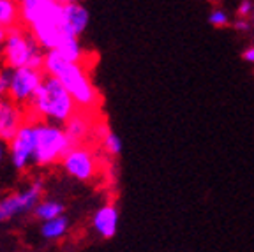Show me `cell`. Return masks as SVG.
<instances>
[{
  "mask_svg": "<svg viewBox=\"0 0 254 252\" xmlns=\"http://www.w3.org/2000/svg\"><path fill=\"white\" fill-rule=\"evenodd\" d=\"M20 23L34 34L41 46L50 52L57 50L64 39V5L55 0H18Z\"/></svg>",
  "mask_w": 254,
  "mask_h": 252,
  "instance_id": "cell-1",
  "label": "cell"
},
{
  "mask_svg": "<svg viewBox=\"0 0 254 252\" xmlns=\"http://www.w3.org/2000/svg\"><path fill=\"white\" fill-rule=\"evenodd\" d=\"M43 71L48 76H55L69 90L79 110L94 111L99 104V92L92 83L88 69L83 62H69L57 50H50L44 57Z\"/></svg>",
  "mask_w": 254,
  "mask_h": 252,
  "instance_id": "cell-2",
  "label": "cell"
},
{
  "mask_svg": "<svg viewBox=\"0 0 254 252\" xmlns=\"http://www.w3.org/2000/svg\"><path fill=\"white\" fill-rule=\"evenodd\" d=\"M78 104L59 78L48 76L27 106L28 119L65 124L78 111Z\"/></svg>",
  "mask_w": 254,
  "mask_h": 252,
  "instance_id": "cell-3",
  "label": "cell"
},
{
  "mask_svg": "<svg viewBox=\"0 0 254 252\" xmlns=\"http://www.w3.org/2000/svg\"><path fill=\"white\" fill-rule=\"evenodd\" d=\"M46 50L39 44L30 30L25 25L18 23L7 28L4 44L0 48V62L7 69H21L34 67L43 69Z\"/></svg>",
  "mask_w": 254,
  "mask_h": 252,
  "instance_id": "cell-4",
  "label": "cell"
},
{
  "mask_svg": "<svg viewBox=\"0 0 254 252\" xmlns=\"http://www.w3.org/2000/svg\"><path fill=\"white\" fill-rule=\"evenodd\" d=\"M37 126V143L34 166L36 168H50L62 161L69 148L72 146L71 138L67 136L62 124L36 120Z\"/></svg>",
  "mask_w": 254,
  "mask_h": 252,
  "instance_id": "cell-5",
  "label": "cell"
},
{
  "mask_svg": "<svg viewBox=\"0 0 254 252\" xmlns=\"http://www.w3.org/2000/svg\"><path fill=\"white\" fill-rule=\"evenodd\" d=\"M44 196V180L41 177L32 178L27 186L0 196V224L20 219L34 212Z\"/></svg>",
  "mask_w": 254,
  "mask_h": 252,
  "instance_id": "cell-6",
  "label": "cell"
},
{
  "mask_svg": "<svg viewBox=\"0 0 254 252\" xmlns=\"http://www.w3.org/2000/svg\"><path fill=\"white\" fill-rule=\"evenodd\" d=\"M37 143V126L36 120L28 119L18 132L9 141V164L14 171L23 173L30 166H34V155H36Z\"/></svg>",
  "mask_w": 254,
  "mask_h": 252,
  "instance_id": "cell-7",
  "label": "cell"
},
{
  "mask_svg": "<svg viewBox=\"0 0 254 252\" xmlns=\"http://www.w3.org/2000/svg\"><path fill=\"white\" fill-rule=\"evenodd\" d=\"M60 164H62L64 173L69 175V177L78 182L94 180L97 171H99L94 150L85 145V143L83 145H72L65 152Z\"/></svg>",
  "mask_w": 254,
  "mask_h": 252,
  "instance_id": "cell-8",
  "label": "cell"
},
{
  "mask_svg": "<svg viewBox=\"0 0 254 252\" xmlns=\"http://www.w3.org/2000/svg\"><path fill=\"white\" fill-rule=\"evenodd\" d=\"M46 72L43 69H34V67H21V69H12L11 71V92L9 97L18 104L27 108L34 95L43 85Z\"/></svg>",
  "mask_w": 254,
  "mask_h": 252,
  "instance_id": "cell-9",
  "label": "cell"
},
{
  "mask_svg": "<svg viewBox=\"0 0 254 252\" xmlns=\"http://www.w3.org/2000/svg\"><path fill=\"white\" fill-rule=\"evenodd\" d=\"M28 120V111L25 106L12 101L11 97L0 101V138L11 141L21 126Z\"/></svg>",
  "mask_w": 254,
  "mask_h": 252,
  "instance_id": "cell-10",
  "label": "cell"
},
{
  "mask_svg": "<svg viewBox=\"0 0 254 252\" xmlns=\"http://www.w3.org/2000/svg\"><path fill=\"white\" fill-rule=\"evenodd\" d=\"M64 129L71 138L72 145H83L88 141L90 136H94L95 122L92 119V111L78 110L67 122L64 124Z\"/></svg>",
  "mask_w": 254,
  "mask_h": 252,
  "instance_id": "cell-11",
  "label": "cell"
},
{
  "mask_svg": "<svg viewBox=\"0 0 254 252\" xmlns=\"http://www.w3.org/2000/svg\"><path fill=\"white\" fill-rule=\"evenodd\" d=\"M92 229L101 238H113L119 229V208L113 203L99 206L92 215Z\"/></svg>",
  "mask_w": 254,
  "mask_h": 252,
  "instance_id": "cell-12",
  "label": "cell"
},
{
  "mask_svg": "<svg viewBox=\"0 0 254 252\" xmlns=\"http://www.w3.org/2000/svg\"><path fill=\"white\" fill-rule=\"evenodd\" d=\"M88 21H90V14H88L87 7L81 2L76 4L64 5V32L67 37H79L87 30Z\"/></svg>",
  "mask_w": 254,
  "mask_h": 252,
  "instance_id": "cell-13",
  "label": "cell"
},
{
  "mask_svg": "<svg viewBox=\"0 0 254 252\" xmlns=\"http://www.w3.org/2000/svg\"><path fill=\"white\" fill-rule=\"evenodd\" d=\"M69 219L65 215H60L55 217L52 221H46V222H41L39 226V235L48 242H59L62 240L69 231Z\"/></svg>",
  "mask_w": 254,
  "mask_h": 252,
  "instance_id": "cell-14",
  "label": "cell"
},
{
  "mask_svg": "<svg viewBox=\"0 0 254 252\" xmlns=\"http://www.w3.org/2000/svg\"><path fill=\"white\" fill-rule=\"evenodd\" d=\"M65 212V205H64L62 201L59 199H41L37 203V206L34 208L32 215L34 219L39 222H46V221H52L55 217L64 215Z\"/></svg>",
  "mask_w": 254,
  "mask_h": 252,
  "instance_id": "cell-15",
  "label": "cell"
},
{
  "mask_svg": "<svg viewBox=\"0 0 254 252\" xmlns=\"http://www.w3.org/2000/svg\"><path fill=\"white\" fill-rule=\"evenodd\" d=\"M94 134L99 136L101 146H103L108 155H113V157H115V155H119L120 152H122V141H120L119 136H117L106 124H99V126L95 124Z\"/></svg>",
  "mask_w": 254,
  "mask_h": 252,
  "instance_id": "cell-16",
  "label": "cell"
},
{
  "mask_svg": "<svg viewBox=\"0 0 254 252\" xmlns=\"http://www.w3.org/2000/svg\"><path fill=\"white\" fill-rule=\"evenodd\" d=\"M57 52L67 59L69 62H85V48L81 46L78 37H67L60 43V46L57 48Z\"/></svg>",
  "mask_w": 254,
  "mask_h": 252,
  "instance_id": "cell-17",
  "label": "cell"
},
{
  "mask_svg": "<svg viewBox=\"0 0 254 252\" xmlns=\"http://www.w3.org/2000/svg\"><path fill=\"white\" fill-rule=\"evenodd\" d=\"M20 23L18 0H0V27L11 28Z\"/></svg>",
  "mask_w": 254,
  "mask_h": 252,
  "instance_id": "cell-18",
  "label": "cell"
},
{
  "mask_svg": "<svg viewBox=\"0 0 254 252\" xmlns=\"http://www.w3.org/2000/svg\"><path fill=\"white\" fill-rule=\"evenodd\" d=\"M11 92V69L7 67H0V101L9 97Z\"/></svg>",
  "mask_w": 254,
  "mask_h": 252,
  "instance_id": "cell-19",
  "label": "cell"
},
{
  "mask_svg": "<svg viewBox=\"0 0 254 252\" xmlns=\"http://www.w3.org/2000/svg\"><path fill=\"white\" fill-rule=\"evenodd\" d=\"M208 21H210V25H214V27H226V25L230 23V18H228V14L224 11L217 9V11H214L208 16Z\"/></svg>",
  "mask_w": 254,
  "mask_h": 252,
  "instance_id": "cell-20",
  "label": "cell"
},
{
  "mask_svg": "<svg viewBox=\"0 0 254 252\" xmlns=\"http://www.w3.org/2000/svg\"><path fill=\"white\" fill-rule=\"evenodd\" d=\"M253 4H251V0H242L240 2V5H238V9H237V12H238V16L240 18H246V16H249V14H253Z\"/></svg>",
  "mask_w": 254,
  "mask_h": 252,
  "instance_id": "cell-21",
  "label": "cell"
},
{
  "mask_svg": "<svg viewBox=\"0 0 254 252\" xmlns=\"http://www.w3.org/2000/svg\"><path fill=\"white\" fill-rule=\"evenodd\" d=\"M5 159H9V141L0 138V168L5 162Z\"/></svg>",
  "mask_w": 254,
  "mask_h": 252,
  "instance_id": "cell-22",
  "label": "cell"
},
{
  "mask_svg": "<svg viewBox=\"0 0 254 252\" xmlns=\"http://www.w3.org/2000/svg\"><path fill=\"white\" fill-rule=\"evenodd\" d=\"M249 27H251V23L246 18H238V20L235 21V28H237V30H249Z\"/></svg>",
  "mask_w": 254,
  "mask_h": 252,
  "instance_id": "cell-23",
  "label": "cell"
},
{
  "mask_svg": "<svg viewBox=\"0 0 254 252\" xmlns=\"http://www.w3.org/2000/svg\"><path fill=\"white\" fill-rule=\"evenodd\" d=\"M242 59L246 60V62H249V63H254V46L247 48L246 52L242 53Z\"/></svg>",
  "mask_w": 254,
  "mask_h": 252,
  "instance_id": "cell-24",
  "label": "cell"
},
{
  "mask_svg": "<svg viewBox=\"0 0 254 252\" xmlns=\"http://www.w3.org/2000/svg\"><path fill=\"white\" fill-rule=\"evenodd\" d=\"M5 34H7V28L0 27V48H2V44H4V39H5Z\"/></svg>",
  "mask_w": 254,
  "mask_h": 252,
  "instance_id": "cell-25",
  "label": "cell"
},
{
  "mask_svg": "<svg viewBox=\"0 0 254 252\" xmlns=\"http://www.w3.org/2000/svg\"><path fill=\"white\" fill-rule=\"evenodd\" d=\"M55 2H59L62 5H69V4H76V2H81V0H55Z\"/></svg>",
  "mask_w": 254,
  "mask_h": 252,
  "instance_id": "cell-26",
  "label": "cell"
},
{
  "mask_svg": "<svg viewBox=\"0 0 254 252\" xmlns=\"http://www.w3.org/2000/svg\"><path fill=\"white\" fill-rule=\"evenodd\" d=\"M253 21H254V11H253Z\"/></svg>",
  "mask_w": 254,
  "mask_h": 252,
  "instance_id": "cell-27",
  "label": "cell"
}]
</instances>
